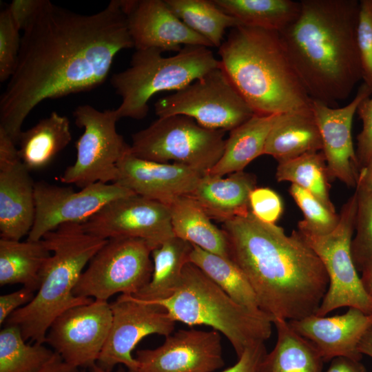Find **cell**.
Returning a JSON list of instances; mask_svg holds the SVG:
<instances>
[{
	"mask_svg": "<svg viewBox=\"0 0 372 372\" xmlns=\"http://www.w3.org/2000/svg\"><path fill=\"white\" fill-rule=\"evenodd\" d=\"M23 31L16 68L0 99V127L16 144L38 104L96 88L116 55L134 48L118 0L92 14L43 0Z\"/></svg>",
	"mask_w": 372,
	"mask_h": 372,
	"instance_id": "1",
	"label": "cell"
},
{
	"mask_svg": "<svg viewBox=\"0 0 372 372\" xmlns=\"http://www.w3.org/2000/svg\"><path fill=\"white\" fill-rule=\"evenodd\" d=\"M229 256L273 321L315 314L329 286L325 268L303 235L257 219L251 211L223 223Z\"/></svg>",
	"mask_w": 372,
	"mask_h": 372,
	"instance_id": "2",
	"label": "cell"
},
{
	"mask_svg": "<svg viewBox=\"0 0 372 372\" xmlns=\"http://www.w3.org/2000/svg\"><path fill=\"white\" fill-rule=\"evenodd\" d=\"M296 19L279 32L309 96L332 107L362 80L356 41L360 1L302 0Z\"/></svg>",
	"mask_w": 372,
	"mask_h": 372,
	"instance_id": "3",
	"label": "cell"
},
{
	"mask_svg": "<svg viewBox=\"0 0 372 372\" xmlns=\"http://www.w3.org/2000/svg\"><path fill=\"white\" fill-rule=\"evenodd\" d=\"M218 54L221 68L254 114H280L312 107L313 100L278 32L234 28L218 48Z\"/></svg>",
	"mask_w": 372,
	"mask_h": 372,
	"instance_id": "4",
	"label": "cell"
},
{
	"mask_svg": "<svg viewBox=\"0 0 372 372\" xmlns=\"http://www.w3.org/2000/svg\"><path fill=\"white\" fill-rule=\"evenodd\" d=\"M52 254L33 300L13 312L4 325L18 327L25 340L45 344L52 322L66 310L94 300L74 291L81 273L107 240L87 234L80 223H65L42 238Z\"/></svg>",
	"mask_w": 372,
	"mask_h": 372,
	"instance_id": "5",
	"label": "cell"
},
{
	"mask_svg": "<svg viewBox=\"0 0 372 372\" xmlns=\"http://www.w3.org/2000/svg\"><path fill=\"white\" fill-rule=\"evenodd\" d=\"M145 301V300H144ZM163 307L175 322L206 325L223 333L238 358L249 346L271 334L272 320L240 305L191 262L185 266L180 283L168 298L147 301Z\"/></svg>",
	"mask_w": 372,
	"mask_h": 372,
	"instance_id": "6",
	"label": "cell"
},
{
	"mask_svg": "<svg viewBox=\"0 0 372 372\" xmlns=\"http://www.w3.org/2000/svg\"><path fill=\"white\" fill-rule=\"evenodd\" d=\"M156 49L136 50L130 67L114 74L112 87L121 97L115 109L118 118H144L149 99L156 93L177 91L220 66L212 51L202 45H185L171 56Z\"/></svg>",
	"mask_w": 372,
	"mask_h": 372,
	"instance_id": "7",
	"label": "cell"
},
{
	"mask_svg": "<svg viewBox=\"0 0 372 372\" xmlns=\"http://www.w3.org/2000/svg\"><path fill=\"white\" fill-rule=\"evenodd\" d=\"M225 134L184 115L158 118L132 134L130 152L140 158L182 164L207 173L223 155Z\"/></svg>",
	"mask_w": 372,
	"mask_h": 372,
	"instance_id": "8",
	"label": "cell"
},
{
	"mask_svg": "<svg viewBox=\"0 0 372 372\" xmlns=\"http://www.w3.org/2000/svg\"><path fill=\"white\" fill-rule=\"evenodd\" d=\"M357 194L355 192L342 205L336 228L326 235L301 233L321 260L329 278V286L315 315L347 307L372 314V299L364 289L353 261L351 245L355 231Z\"/></svg>",
	"mask_w": 372,
	"mask_h": 372,
	"instance_id": "9",
	"label": "cell"
},
{
	"mask_svg": "<svg viewBox=\"0 0 372 372\" xmlns=\"http://www.w3.org/2000/svg\"><path fill=\"white\" fill-rule=\"evenodd\" d=\"M154 248L140 238L108 239L81 273L74 295L104 301L118 293L136 295L151 280Z\"/></svg>",
	"mask_w": 372,
	"mask_h": 372,
	"instance_id": "10",
	"label": "cell"
},
{
	"mask_svg": "<svg viewBox=\"0 0 372 372\" xmlns=\"http://www.w3.org/2000/svg\"><path fill=\"white\" fill-rule=\"evenodd\" d=\"M158 118L184 115L211 130L231 131L254 114L221 66L154 104Z\"/></svg>",
	"mask_w": 372,
	"mask_h": 372,
	"instance_id": "11",
	"label": "cell"
},
{
	"mask_svg": "<svg viewBox=\"0 0 372 372\" xmlns=\"http://www.w3.org/2000/svg\"><path fill=\"white\" fill-rule=\"evenodd\" d=\"M76 125L84 131L75 144L76 159L60 176L64 184L81 189L96 183H114L117 165L130 152L116 129L119 120L115 110L99 111L89 105L73 112Z\"/></svg>",
	"mask_w": 372,
	"mask_h": 372,
	"instance_id": "12",
	"label": "cell"
},
{
	"mask_svg": "<svg viewBox=\"0 0 372 372\" xmlns=\"http://www.w3.org/2000/svg\"><path fill=\"white\" fill-rule=\"evenodd\" d=\"M110 306L111 327L96 364L108 371L123 365L129 372H138L132 355L138 343L152 334L168 336L174 332L176 322L163 307L131 295L121 294Z\"/></svg>",
	"mask_w": 372,
	"mask_h": 372,
	"instance_id": "13",
	"label": "cell"
},
{
	"mask_svg": "<svg viewBox=\"0 0 372 372\" xmlns=\"http://www.w3.org/2000/svg\"><path fill=\"white\" fill-rule=\"evenodd\" d=\"M132 194H135L114 183H96L76 192L71 186L36 182L34 220L27 240H42L63 224H82L107 203Z\"/></svg>",
	"mask_w": 372,
	"mask_h": 372,
	"instance_id": "14",
	"label": "cell"
},
{
	"mask_svg": "<svg viewBox=\"0 0 372 372\" xmlns=\"http://www.w3.org/2000/svg\"><path fill=\"white\" fill-rule=\"evenodd\" d=\"M110 303L94 300L73 307L55 318L45 343L68 364L77 369L96 363L111 327Z\"/></svg>",
	"mask_w": 372,
	"mask_h": 372,
	"instance_id": "15",
	"label": "cell"
},
{
	"mask_svg": "<svg viewBox=\"0 0 372 372\" xmlns=\"http://www.w3.org/2000/svg\"><path fill=\"white\" fill-rule=\"evenodd\" d=\"M81 225L101 239L140 238L155 247L174 236L169 206L136 194L112 200Z\"/></svg>",
	"mask_w": 372,
	"mask_h": 372,
	"instance_id": "16",
	"label": "cell"
},
{
	"mask_svg": "<svg viewBox=\"0 0 372 372\" xmlns=\"http://www.w3.org/2000/svg\"><path fill=\"white\" fill-rule=\"evenodd\" d=\"M138 372H213L225 365L218 331L180 329L153 349L136 351Z\"/></svg>",
	"mask_w": 372,
	"mask_h": 372,
	"instance_id": "17",
	"label": "cell"
},
{
	"mask_svg": "<svg viewBox=\"0 0 372 372\" xmlns=\"http://www.w3.org/2000/svg\"><path fill=\"white\" fill-rule=\"evenodd\" d=\"M136 50L156 49L178 52L185 45L212 47L187 26L165 0H121Z\"/></svg>",
	"mask_w": 372,
	"mask_h": 372,
	"instance_id": "18",
	"label": "cell"
},
{
	"mask_svg": "<svg viewBox=\"0 0 372 372\" xmlns=\"http://www.w3.org/2000/svg\"><path fill=\"white\" fill-rule=\"evenodd\" d=\"M371 94L372 90L363 83L354 99L344 107H332L312 101L329 178L338 179L348 187H356L361 169L352 139L353 116L361 101Z\"/></svg>",
	"mask_w": 372,
	"mask_h": 372,
	"instance_id": "19",
	"label": "cell"
},
{
	"mask_svg": "<svg viewBox=\"0 0 372 372\" xmlns=\"http://www.w3.org/2000/svg\"><path fill=\"white\" fill-rule=\"evenodd\" d=\"M117 169L114 183L167 205L189 195L206 174L182 164L140 158L130 152L120 160Z\"/></svg>",
	"mask_w": 372,
	"mask_h": 372,
	"instance_id": "20",
	"label": "cell"
},
{
	"mask_svg": "<svg viewBox=\"0 0 372 372\" xmlns=\"http://www.w3.org/2000/svg\"><path fill=\"white\" fill-rule=\"evenodd\" d=\"M288 322L313 344L324 362L339 357L360 361L362 354L358 347L372 326V314L349 307L342 315L326 317L313 314Z\"/></svg>",
	"mask_w": 372,
	"mask_h": 372,
	"instance_id": "21",
	"label": "cell"
},
{
	"mask_svg": "<svg viewBox=\"0 0 372 372\" xmlns=\"http://www.w3.org/2000/svg\"><path fill=\"white\" fill-rule=\"evenodd\" d=\"M18 151L0 156V236L21 240L34 220V185Z\"/></svg>",
	"mask_w": 372,
	"mask_h": 372,
	"instance_id": "22",
	"label": "cell"
},
{
	"mask_svg": "<svg viewBox=\"0 0 372 372\" xmlns=\"http://www.w3.org/2000/svg\"><path fill=\"white\" fill-rule=\"evenodd\" d=\"M254 174L244 171L227 177L205 174L188 195L195 200L211 219L222 222L250 211L249 195L256 187Z\"/></svg>",
	"mask_w": 372,
	"mask_h": 372,
	"instance_id": "23",
	"label": "cell"
},
{
	"mask_svg": "<svg viewBox=\"0 0 372 372\" xmlns=\"http://www.w3.org/2000/svg\"><path fill=\"white\" fill-rule=\"evenodd\" d=\"M322 150V138L311 107L279 114L268 135L264 154L280 163Z\"/></svg>",
	"mask_w": 372,
	"mask_h": 372,
	"instance_id": "24",
	"label": "cell"
},
{
	"mask_svg": "<svg viewBox=\"0 0 372 372\" xmlns=\"http://www.w3.org/2000/svg\"><path fill=\"white\" fill-rule=\"evenodd\" d=\"M278 115L254 114L231 130L222 156L206 174L224 176L243 171L253 160L263 155L268 135Z\"/></svg>",
	"mask_w": 372,
	"mask_h": 372,
	"instance_id": "25",
	"label": "cell"
},
{
	"mask_svg": "<svg viewBox=\"0 0 372 372\" xmlns=\"http://www.w3.org/2000/svg\"><path fill=\"white\" fill-rule=\"evenodd\" d=\"M51 251L43 240L0 239V285L20 284L37 291Z\"/></svg>",
	"mask_w": 372,
	"mask_h": 372,
	"instance_id": "26",
	"label": "cell"
},
{
	"mask_svg": "<svg viewBox=\"0 0 372 372\" xmlns=\"http://www.w3.org/2000/svg\"><path fill=\"white\" fill-rule=\"evenodd\" d=\"M168 206L174 236L206 251L229 258L225 233L213 224L195 200L189 196H180Z\"/></svg>",
	"mask_w": 372,
	"mask_h": 372,
	"instance_id": "27",
	"label": "cell"
},
{
	"mask_svg": "<svg viewBox=\"0 0 372 372\" xmlns=\"http://www.w3.org/2000/svg\"><path fill=\"white\" fill-rule=\"evenodd\" d=\"M71 140L69 119L52 112L31 128L21 132L17 142L19 155L30 172L43 169Z\"/></svg>",
	"mask_w": 372,
	"mask_h": 372,
	"instance_id": "28",
	"label": "cell"
},
{
	"mask_svg": "<svg viewBox=\"0 0 372 372\" xmlns=\"http://www.w3.org/2000/svg\"><path fill=\"white\" fill-rule=\"evenodd\" d=\"M277 342L262 363L260 372H322L324 362L307 339L295 331L288 320L273 321Z\"/></svg>",
	"mask_w": 372,
	"mask_h": 372,
	"instance_id": "29",
	"label": "cell"
},
{
	"mask_svg": "<svg viewBox=\"0 0 372 372\" xmlns=\"http://www.w3.org/2000/svg\"><path fill=\"white\" fill-rule=\"evenodd\" d=\"M193 245L176 236L165 240L152 252L153 272L150 281L134 298L145 301L168 298L178 287L183 271L189 262Z\"/></svg>",
	"mask_w": 372,
	"mask_h": 372,
	"instance_id": "30",
	"label": "cell"
},
{
	"mask_svg": "<svg viewBox=\"0 0 372 372\" xmlns=\"http://www.w3.org/2000/svg\"><path fill=\"white\" fill-rule=\"evenodd\" d=\"M242 25L282 32L300 12V1L293 0H213Z\"/></svg>",
	"mask_w": 372,
	"mask_h": 372,
	"instance_id": "31",
	"label": "cell"
},
{
	"mask_svg": "<svg viewBox=\"0 0 372 372\" xmlns=\"http://www.w3.org/2000/svg\"><path fill=\"white\" fill-rule=\"evenodd\" d=\"M189 262L198 267L238 304L253 312L263 313L247 278L232 260L193 245Z\"/></svg>",
	"mask_w": 372,
	"mask_h": 372,
	"instance_id": "32",
	"label": "cell"
},
{
	"mask_svg": "<svg viewBox=\"0 0 372 372\" xmlns=\"http://www.w3.org/2000/svg\"><path fill=\"white\" fill-rule=\"evenodd\" d=\"M173 12L190 29L219 48L227 29L242 23L221 10L213 0H165Z\"/></svg>",
	"mask_w": 372,
	"mask_h": 372,
	"instance_id": "33",
	"label": "cell"
},
{
	"mask_svg": "<svg viewBox=\"0 0 372 372\" xmlns=\"http://www.w3.org/2000/svg\"><path fill=\"white\" fill-rule=\"evenodd\" d=\"M276 178L278 182L288 181L304 189L330 210L336 211L330 197V178L322 151L278 163Z\"/></svg>",
	"mask_w": 372,
	"mask_h": 372,
	"instance_id": "34",
	"label": "cell"
},
{
	"mask_svg": "<svg viewBox=\"0 0 372 372\" xmlns=\"http://www.w3.org/2000/svg\"><path fill=\"white\" fill-rule=\"evenodd\" d=\"M25 341L15 325H4L1 329L0 372H38L54 354L44 344Z\"/></svg>",
	"mask_w": 372,
	"mask_h": 372,
	"instance_id": "35",
	"label": "cell"
},
{
	"mask_svg": "<svg viewBox=\"0 0 372 372\" xmlns=\"http://www.w3.org/2000/svg\"><path fill=\"white\" fill-rule=\"evenodd\" d=\"M289 192L302 211L304 219L298 223L302 234L326 235L333 231L340 221V215L327 208L313 195L291 184Z\"/></svg>",
	"mask_w": 372,
	"mask_h": 372,
	"instance_id": "36",
	"label": "cell"
},
{
	"mask_svg": "<svg viewBox=\"0 0 372 372\" xmlns=\"http://www.w3.org/2000/svg\"><path fill=\"white\" fill-rule=\"evenodd\" d=\"M355 192L357 211L351 251L354 265L358 271L361 272L372 261V194L359 182Z\"/></svg>",
	"mask_w": 372,
	"mask_h": 372,
	"instance_id": "37",
	"label": "cell"
},
{
	"mask_svg": "<svg viewBox=\"0 0 372 372\" xmlns=\"http://www.w3.org/2000/svg\"><path fill=\"white\" fill-rule=\"evenodd\" d=\"M21 38L8 8L0 13V81L9 80L17 66Z\"/></svg>",
	"mask_w": 372,
	"mask_h": 372,
	"instance_id": "38",
	"label": "cell"
},
{
	"mask_svg": "<svg viewBox=\"0 0 372 372\" xmlns=\"http://www.w3.org/2000/svg\"><path fill=\"white\" fill-rule=\"evenodd\" d=\"M356 41L362 80L372 90V0L360 1Z\"/></svg>",
	"mask_w": 372,
	"mask_h": 372,
	"instance_id": "39",
	"label": "cell"
},
{
	"mask_svg": "<svg viewBox=\"0 0 372 372\" xmlns=\"http://www.w3.org/2000/svg\"><path fill=\"white\" fill-rule=\"evenodd\" d=\"M251 214L262 223L276 225L283 211L280 196L269 187H256L249 195Z\"/></svg>",
	"mask_w": 372,
	"mask_h": 372,
	"instance_id": "40",
	"label": "cell"
},
{
	"mask_svg": "<svg viewBox=\"0 0 372 372\" xmlns=\"http://www.w3.org/2000/svg\"><path fill=\"white\" fill-rule=\"evenodd\" d=\"M362 127L357 136L356 154L360 168L365 167L372 156V96L359 103L357 111Z\"/></svg>",
	"mask_w": 372,
	"mask_h": 372,
	"instance_id": "41",
	"label": "cell"
},
{
	"mask_svg": "<svg viewBox=\"0 0 372 372\" xmlns=\"http://www.w3.org/2000/svg\"><path fill=\"white\" fill-rule=\"evenodd\" d=\"M267 353L265 342H256L244 351L235 364L221 372H260Z\"/></svg>",
	"mask_w": 372,
	"mask_h": 372,
	"instance_id": "42",
	"label": "cell"
},
{
	"mask_svg": "<svg viewBox=\"0 0 372 372\" xmlns=\"http://www.w3.org/2000/svg\"><path fill=\"white\" fill-rule=\"evenodd\" d=\"M34 291L25 287L0 296V324H4L9 316L17 309L30 303Z\"/></svg>",
	"mask_w": 372,
	"mask_h": 372,
	"instance_id": "43",
	"label": "cell"
},
{
	"mask_svg": "<svg viewBox=\"0 0 372 372\" xmlns=\"http://www.w3.org/2000/svg\"><path fill=\"white\" fill-rule=\"evenodd\" d=\"M43 0H13L8 6L19 30H23L39 8Z\"/></svg>",
	"mask_w": 372,
	"mask_h": 372,
	"instance_id": "44",
	"label": "cell"
},
{
	"mask_svg": "<svg viewBox=\"0 0 372 372\" xmlns=\"http://www.w3.org/2000/svg\"><path fill=\"white\" fill-rule=\"evenodd\" d=\"M326 372H367L364 365L360 360L339 357L331 360Z\"/></svg>",
	"mask_w": 372,
	"mask_h": 372,
	"instance_id": "45",
	"label": "cell"
},
{
	"mask_svg": "<svg viewBox=\"0 0 372 372\" xmlns=\"http://www.w3.org/2000/svg\"><path fill=\"white\" fill-rule=\"evenodd\" d=\"M79 369L66 363L54 352L50 360L38 372H79Z\"/></svg>",
	"mask_w": 372,
	"mask_h": 372,
	"instance_id": "46",
	"label": "cell"
},
{
	"mask_svg": "<svg viewBox=\"0 0 372 372\" xmlns=\"http://www.w3.org/2000/svg\"><path fill=\"white\" fill-rule=\"evenodd\" d=\"M358 182L372 194V156L368 164L360 169Z\"/></svg>",
	"mask_w": 372,
	"mask_h": 372,
	"instance_id": "47",
	"label": "cell"
},
{
	"mask_svg": "<svg viewBox=\"0 0 372 372\" xmlns=\"http://www.w3.org/2000/svg\"><path fill=\"white\" fill-rule=\"evenodd\" d=\"M358 349L362 355H366L372 358V326L361 340Z\"/></svg>",
	"mask_w": 372,
	"mask_h": 372,
	"instance_id": "48",
	"label": "cell"
},
{
	"mask_svg": "<svg viewBox=\"0 0 372 372\" xmlns=\"http://www.w3.org/2000/svg\"><path fill=\"white\" fill-rule=\"evenodd\" d=\"M361 273L362 283L364 289L370 296L372 294V261L363 268Z\"/></svg>",
	"mask_w": 372,
	"mask_h": 372,
	"instance_id": "49",
	"label": "cell"
},
{
	"mask_svg": "<svg viewBox=\"0 0 372 372\" xmlns=\"http://www.w3.org/2000/svg\"><path fill=\"white\" fill-rule=\"evenodd\" d=\"M79 372H129L126 368H124L123 365H118V368L115 371H106L96 364L85 369H80Z\"/></svg>",
	"mask_w": 372,
	"mask_h": 372,
	"instance_id": "50",
	"label": "cell"
},
{
	"mask_svg": "<svg viewBox=\"0 0 372 372\" xmlns=\"http://www.w3.org/2000/svg\"><path fill=\"white\" fill-rule=\"evenodd\" d=\"M370 296H371V299H372V294H371Z\"/></svg>",
	"mask_w": 372,
	"mask_h": 372,
	"instance_id": "51",
	"label": "cell"
}]
</instances>
